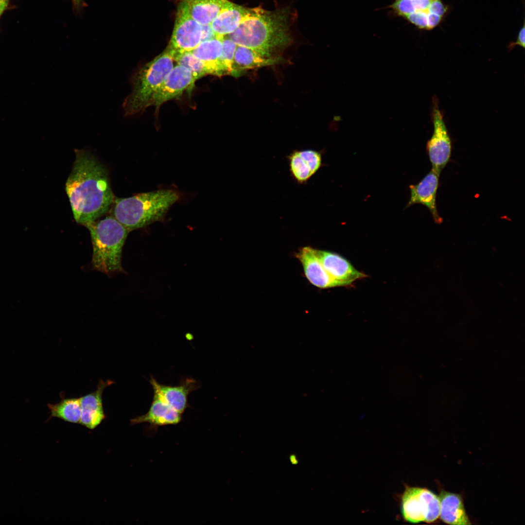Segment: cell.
Masks as SVG:
<instances>
[{
	"label": "cell",
	"instance_id": "3957f363",
	"mask_svg": "<svg viewBox=\"0 0 525 525\" xmlns=\"http://www.w3.org/2000/svg\"><path fill=\"white\" fill-rule=\"evenodd\" d=\"M180 198V193L173 190H160L126 198H114L109 213L131 231L155 222L162 221L169 209Z\"/></svg>",
	"mask_w": 525,
	"mask_h": 525
},
{
	"label": "cell",
	"instance_id": "603a6c76",
	"mask_svg": "<svg viewBox=\"0 0 525 525\" xmlns=\"http://www.w3.org/2000/svg\"><path fill=\"white\" fill-rule=\"evenodd\" d=\"M173 57L178 65L188 69L197 79L208 74L213 75L211 70L204 62L194 56L191 52L178 53Z\"/></svg>",
	"mask_w": 525,
	"mask_h": 525
},
{
	"label": "cell",
	"instance_id": "6da1fadb",
	"mask_svg": "<svg viewBox=\"0 0 525 525\" xmlns=\"http://www.w3.org/2000/svg\"><path fill=\"white\" fill-rule=\"evenodd\" d=\"M74 151L65 190L75 221L85 226L108 212L115 197L106 167L90 151Z\"/></svg>",
	"mask_w": 525,
	"mask_h": 525
},
{
	"label": "cell",
	"instance_id": "9a60e30c",
	"mask_svg": "<svg viewBox=\"0 0 525 525\" xmlns=\"http://www.w3.org/2000/svg\"><path fill=\"white\" fill-rule=\"evenodd\" d=\"M182 420V414L178 412L157 394L154 393L153 401L147 412L130 420L132 425L148 423L151 430L158 427L178 424Z\"/></svg>",
	"mask_w": 525,
	"mask_h": 525
},
{
	"label": "cell",
	"instance_id": "484cf974",
	"mask_svg": "<svg viewBox=\"0 0 525 525\" xmlns=\"http://www.w3.org/2000/svg\"><path fill=\"white\" fill-rule=\"evenodd\" d=\"M392 8L399 15L404 17L416 11L412 0H395Z\"/></svg>",
	"mask_w": 525,
	"mask_h": 525
},
{
	"label": "cell",
	"instance_id": "1f68e13d",
	"mask_svg": "<svg viewBox=\"0 0 525 525\" xmlns=\"http://www.w3.org/2000/svg\"><path fill=\"white\" fill-rule=\"evenodd\" d=\"M8 5V1H0V17L7 8Z\"/></svg>",
	"mask_w": 525,
	"mask_h": 525
},
{
	"label": "cell",
	"instance_id": "d6986e66",
	"mask_svg": "<svg viewBox=\"0 0 525 525\" xmlns=\"http://www.w3.org/2000/svg\"><path fill=\"white\" fill-rule=\"evenodd\" d=\"M251 9L232 3L223 10L210 24L216 36L222 37L233 33L249 14Z\"/></svg>",
	"mask_w": 525,
	"mask_h": 525
},
{
	"label": "cell",
	"instance_id": "52a82bcc",
	"mask_svg": "<svg viewBox=\"0 0 525 525\" xmlns=\"http://www.w3.org/2000/svg\"><path fill=\"white\" fill-rule=\"evenodd\" d=\"M431 118L434 130L427 142L426 150L432 168L441 173L450 160L452 144L436 96L432 97Z\"/></svg>",
	"mask_w": 525,
	"mask_h": 525
},
{
	"label": "cell",
	"instance_id": "f1b7e54d",
	"mask_svg": "<svg viewBox=\"0 0 525 525\" xmlns=\"http://www.w3.org/2000/svg\"><path fill=\"white\" fill-rule=\"evenodd\" d=\"M434 0H412L416 11H426Z\"/></svg>",
	"mask_w": 525,
	"mask_h": 525
},
{
	"label": "cell",
	"instance_id": "4316f807",
	"mask_svg": "<svg viewBox=\"0 0 525 525\" xmlns=\"http://www.w3.org/2000/svg\"><path fill=\"white\" fill-rule=\"evenodd\" d=\"M428 10L430 13L442 17L447 11V7L440 0H434L430 4Z\"/></svg>",
	"mask_w": 525,
	"mask_h": 525
},
{
	"label": "cell",
	"instance_id": "4dcf8cb0",
	"mask_svg": "<svg viewBox=\"0 0 525 525\" xmlns=\"http://www.w3.org/2000/svg\"><path fill=\"white\" fill-rule=\"evenodd\" d=\"M525 26L524 25L518 33L516 41L510 43L509 45L508 48L510 50L512 49L516 45H519L524 48H525Z\"/></svg>",
	"mask_w": 525,
	"mask_h": 525
},
{
	"label": "cell",
	"instance_id": "7402d4cb",
	"mask_svg": "<svg viewBox=\"0 0 525 525\" xmlns=\"http://www.w3.org/2000/svg\"><path fill=\"white\" fill-rule=\"evenodd\" d=\"M50 410V418L54 417L71 423L80 422L81 408L80 399L77 398H64L55 404H48Z\"/></svg>",
	"mask_w": 525,
	"mask_h": 525
},
{
	"label": "cell",
	"instance_id": "ffe728a7",
	"mask_svg": "<svg viewBox=\"0 0 525 525\" xmlns=\"http://www.w3.org/2000/svg\"><path fill=\"white\" fill-rule=\"evenodd\" d=\"M222 37H216L202 41L191 52L194 56L204 62L211 70L213 75L219 77L228 75L220 61L223 49Z\"/></svg>",
	"mask_w": 525,
	"mask_h": 525
},
{
	"label": "cell",
	"instance_id": "9c48e42d",
	"mask_svg": "<svg viewBox=\"0 0 525 525\" xmlns=\"http://www.w3.org/2000/svg\"><path fill=\"white\" fill-rule=\"evenodd\" d=\"M196 80L185 67L178 64L173 67L154 96L151 105L158 108L165 102L181 95L193 86Z\"/></svg>",
	"mask_w": 525,
	"mask_h": 525
},
{
	"label": "cell",
	"instance_id": "7a4b0ae2",
	"mask_svg": "<svg viewBox=\"0 0 525 525\" xmlns=\"http://www.w3.org/2000/svg\"><path fill=\"white\" fill-rule=\"evenodd\" d=\"M289 16L288 8L272 11L251 8L238 28L228 35L237 45L251 48L265 58H281L280 53L292 42Z\"/></svg>",
	"mask_w": 525,
	"mask_h": 525
},
{
	"label": "cell",
	"instance_id": "d4e9b609",
	"mask_svg": "<svg viewBox=\"0 0 525 525\" xmlns=\"http://www.w3.org/2000/svg\"><path fill=\"white\" fill-rule=\"evenodd\" d=\"M429 12V10L415 11L405 17L419 28L427 29V14Z\"/></svg>",
	"mask_w": 525,
	"mask_h": 525
},
{
	"label": "cell",
	"instance_id": "7c38bea8",
	"mask_svg": "<svg viewBox=\"0 0 525 525\" xmlns=\"http://www.w3.org/2000/svg\"><path fill=\"white\" fill-rule=\"evenodd\" d=\"M316 255L323 267L340 286H347L365 278L367 275L357 270L345 258L331 251L316 249Z\"/></svg>",
	"mask_w": 525,
	"mask_h": 525
},
{
	"label": "cell",
	"instance_id": "f546056e",
	"mask_svg": "<svg viewBox=\"0 0 525 525\" xmlns=\"http://www.w3.org/2000/svg\"><path fill=\"white\" fill-rule=\"evenodd\" d=\"M442 17L435 14L429 12L427 14V29L436 27L441 20Z\"/></svg>",
	"mask_w": 525,
	"mask_h": 525
},
{
	"label": "cell",
	"instance_id": "2e32d148",
	"mask_svg": "<svg viewBox=\"0 0 525 525\" xmlns=\"http://www.w3.org/2000/svg\"><path fill=\"white\" fill-rule=\"evenodd\" d=\"M296 256L302 265L306 278L311 284L322 289L341 286L325 270L316 255L315 249L310 246L302 247Z\"/></svg>",
	"mask_w": 525,
	"mask_h": 525
},
{
	"label": "cell",
	"instance_id": "8fae6325",
	"mask_svg": "<svg viewBox=\"0 0 525 525\" xmlns=\"http://www.w3.org/2000/svg\"><path fill=\"white\" fill-rule=\"evenodd\" d=\"M440 174L432 168L418 184L410 185V197L406 207L407 208L415 204L425 206L431 213L434 221L438 224L443 221L438 212L436 203Z\"/></svg>",
	"mask_w": 525,
	"mask_h": 525
},
{
	"label": "cell",
	"instance_id": "8992f818",
	"mask_svg": "<svg viewBox=\"0 0 525 525\" xmlns=\"http://www.w3.org/2000/svg\"><path fill=\"white\" fill-rule=\"evenodd\" d=\"M439 496L429 489L406 486L401 497V512L411 523H432L439 517Z\"/></svg>",
	"mask_w": 525,
	"mask_h": 525
},
{
	"label": "cell",
	"instance_id": "4fadbf2b",
	"mask_svg": "<svg viewBox=\"0 0 525 525\" xmlns=\"http://www.w3.org/2000/svg\"><path fill=\"white\" fill-rule=\"evenodd\" d=\"M113 383L110 380L104 381L100 379L94 391L79 398L81 408L80 424L92 430L105 419L102 395L104 389Z\"/></svg>",
	"mask_w": 525,
	"mask_h": 525
},
{
	"label": "cell",
	"instance_id": "83f0119b",
	"mask_svg": "<svg viewBox=\"0 0 525 525\" xmlns=\"http://www.w3.org/2000/svg\"><path fill=\"white\" fill-rule=\"evenodd\" d=\"M216 37L210 24L202 25L201 42L210 40Z\"/></svg>",
	"mask_w": 525,
	"mask_h": 525
},
{
	"label": "cell",
	"instance_id": "836d02e7",
	"mask_svg": "<svg viewBox=\"0 0 525 525\" xmlns=\"http://www.w3.org/2000/svg\"><path fill=\"white\" fill-rule=\"evenodd\" d=\"M9 1V0H0V1Z\"/></svg>",
	"mask_w": 525,
	"mask_h": 525
},
{
	"label": "cell",
	"instance_id": "44dd1931",
	"mask_svg": "<svg viewBox=\"0 0 525 525\" xmlns=\"http://www.w3.org/2000/svg\"><path fill=\"white\" fill-rule=\"evenodd\" d=\"M281 62H283L282 58H267L251 48L237 45L232 75L237 76L243 71L274 65Z\"/></svg>",
	"mask_w": 525,
	"mask_h": 525
},
{
	"label": "cell",
	"instance_id": "ba28073f",
	"mask_svg": "<svg viewBox=\"0 0 525 525\" xmlns=\"http://www.w3.org/2000/svg\"><path fill=\"white\" fill-rule=\"evenodd\" d=\"M201 39L202 25L179 4L173 32L166 50L173 57L178 53L191 52L201 43Z\"/></svg>",
	"mask_w": 525,
	"mask_h": 525
},
{
	"label": "cell",
	"instance_id": "5bb4252c",
	"mask_svg": "<svg viewBox=\"0 0 525 525\" xmlns=\"http://www.w3.org/2000/svg\"><path fill=\"white\" fill-rule=\"evenodd\" d=\"M291 175L296 182L303 184L322 166L320 152L312 150H295L287 156Z\"/></svg>",
	"mask_w": 525,
	"mask_h": 525
},
{
	"label": "cell",
	"instance_id": "d6a6232c",
	"mask_svg": "<svg viewBox=\"0 0 525 525\" xmlns=\"http://www.w3.org/2000/svg\"><path fill=\"white\" fill-rule=\"evenodd\" d=\"M73 3L75 7H79L82 2V0H72Z\"/></svg>",
	"mask_w": 525,
	"mask_h": 525
},
{
	"label": "cell",
	"instance_id": "30bf717a",
	"mask_svg": "<svg viewBox=\"0 0 525 525\" xmlns=\"http://www.w3.org/2000/svg\"><path fill=\"white\" fill-rule=\"evenodd\" d=\"M149 381L154 393L181 414L190 407L188 402L189 394L200 385L197 381L192 378H182L179 384L175 386L160 384L151 375Z\"/></svg>",
	"mask_w": 525,
	"mask_h": 525
},
{
	"label": "cell",
	"instance_id": "5b68a950",
	"mask_svg": "<svg viewBox=\"0 0 525 525\" xmlns=\"http://www.w3.org/2000/svg\"><path fill=\"white\" fill-rule=\"evenodd\" d=\"M174 61L166 49L133 74L132 91L122 103L125 116L141 113L151 105L154 96L173 68Z\"/></svg>",
	"mask_w": 525,
	"mask_h": 525
},
{
	"label": "cell",
	"instance_id": "cb8c5ba5",
	"mask_svg": "<svg viewBox=\"0 0 525 525\" xmlns=\"http://www.w3.org/2000/svg\"><path fill=\"white\" fill-rule=\"evenodd\" d=\"M222 42L223 49L220 61L228 75H232L233 59L237 44L228 35L222 37Z\"/></svg>",
	"mask_w": 525,
	"mask_h": 525
},
{
	"label": "cell",
	"instance_id": "277c9868",
	"mask_svg": "<svg viewBox=\"0 0 525 525\" xmlns=\"http://www.w3.org/2000/svg\"><path fill=\"white\" fill-rule=\"evenodd\" d=\"M85 226L93 247L92 268L107 275L122 271V250L130 231L110 215Z\"/></svg>",
	"mask_w": 525,
	"mask_h": 525
},
{
	"label": "cell",
	"instance_id": "e0dca14e",
	"mask_svg": "<svg viewBox=\"0 0 525 525\" xmlns=\"http://www.w3.org/2000/svg\"><path fill=\"white\" fill-rule=\"evenodd\" d=\"M228 0H181L179 4L201 25L210 24L224 9L232 4Z\"/></svg>",
	"mask_w": 525,
	"mask_h": 525
},
{
	"label": "cell",
	"instance_id": "ac0fdd59",
	"mask_svg": "<svg viewBox=\"0 0 525 525\" xmlns=\"http://www.w3.org/2000/svg\"><path fill=\"white\" fill-rule=\"evenodd\" d=\"M439 518L444 523L454 525H471L461 495L444 490L440 491Z\"/></svg>",
	"mask_w": 525,
	"mask_h": 525
}]
</instances>
